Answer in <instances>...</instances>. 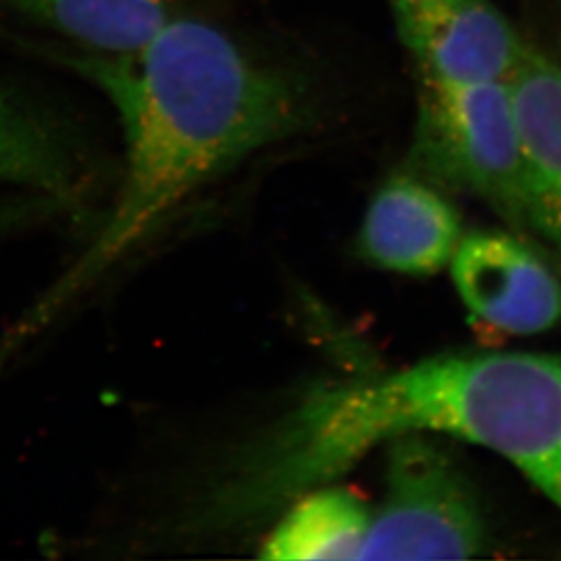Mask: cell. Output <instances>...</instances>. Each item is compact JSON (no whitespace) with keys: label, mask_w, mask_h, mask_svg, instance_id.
Returning <instances> with one entry per match:
<instances>
[{"label":"cell","mask_w":561,"mask_h":561,"mask_svg":"<svg viewBox=\"0 0 561 561\" xmlns=\"http://www.w3.org/2000/svg\"><path fill=\"white\" fill-rule=\"evenodd\" d=\"M408 433L494 450L561 513V356L469 351L306 392L224 461L182 530L244 529Z\"/></svg>","instance_id":"7a4b0ae2"},{"label":"cell","mask_w":561,"mask_h":561,"mask_svg":"<svg viewBox=\"0 0 561 561\" xmlns=\"http://www.w3.org/2000/svg\"><path fill=\"white\" fill-rule=\"evenodd\" d=\"M398 37L438 82L507 80L525 46L491 0H387Z\"/></svg>","instance_id":"5b68a950"},{"label":"cell","mask_w":561,"mask_h":561,"mask_svg":"<svg viewBox=\"0 0 561 561\" xmlns=\"http://www.w3.org/2000/svg\"><path fill=\"white\" fill-rule=\"evenodd\" d=\"M84 181L82 160L62 127L0 88V182L75 204Z\"/></svg>","instance_id":"30bf717a"},{"label":"cell","mask_w":561,"mask_h":561,"mask_svg":"<svg viewBox=\"0 0 561 561\" xmlns=\"http://www.w3.org/2000/svg\"><path fill=\"white\" fill-rule=\"evenodd\" d=\"M411 165L424 181L477 196L527 229L518 121L507 80L420 79Z\"/></svg>","instance_id":"3957f363"},{"label":"cell","mask_w":561,"mask_h":561,"mask_svg":"<svg viewBox=\"0 0 561 561\" xmlns=\"http://www.w3.org/2000/svg\"><path fill=\"white\" fill-rule=\"evenodd\" d=\"M386 493L358 560H467L488 547L471 478L435 435L387 442Z\"/></svg>","instance_id":"277c9868"},{"label":"cell","mask_w":561,"mask_h":561,"mask_svg":"<svg viewBox=\"0 0 561 561\" xmlns=\"http://www.w3.org/2000/svg\"><path fill=\"white\" fill-rule=\"evenodd\" d=\"M60 62L96 85L117 113L123 182L104 228L0 339V362L43 333L195 191L317 118L302 75L184 13L131 54L75 49Z\"/></svg>","instance_id":"6da1fadb"},{"label":"cell","mask_w":561,"mask_h":561,"mask_svg":"<svg viewBox=\"0 0 561 561\" xmlns=\"http://www.w3.org/2000/svg\"><path fill=\"white\" fill-rule=\"evenodd\" d=\"M450 275L467 311L503 334L546 333L561 323V282L513 234L461 237Z\"/></svg>","instance_id":"8992f818"},{"label":"cell","mask_w":561,"mask_h":561,"mask_svg":"<svg viewBox=\"0 0 561 561\" xmlns=\"http://www.w3.org/2000/svg\"><path fill=\"white\" fill-rule=\"evenodd\" d=\"M265 540L264 560H358L373 514L358 494L331 483L300 494Z\"/></svg>","instance_id":"8fae6325"},{"label":"cell","mask_w":561,"mask_h":561,"mask_svg":"<svg viewBox=\"0 0 561 561\" xmlns=\"http://www.w3.org/2000/svg\"><path fill=\"white\" fill-rule=\"evenodd\" d=\"M507 82L518 121L527 228L561 251V66L527 44Z\"/></svg>","instance_id":"ba28073f"},{"label":"cell","mask_w":561,"mask_h":561,"mask_svg":"<svg viewBox=\"0 0 561 561\" xmlns=\"http://www.w3.org/2000/svg\"><path fill=\"white\" fill-rule=\"evenodd\" d=\"M16 15L48 27L88 54L123 55L142 48L181 15V0H0Z\"/></svg>","instance_id":"9c48e42d"},{"label":"cell","mask_w":561,"mask_h":561,"mask_svg":"<svg viewBox=\"0 0 561 561\" xmlns=\"http://www.w3.org/2000/svg\"><path fill=\"white\" fill-rule=\"evenodd\" d=\"M460 215L439 187L397 175L376 191L360 229V253L380 270L430 276L450 264L461 242Z\"/></svg>","instance_id":"52a82bcc"}]
</instances>
